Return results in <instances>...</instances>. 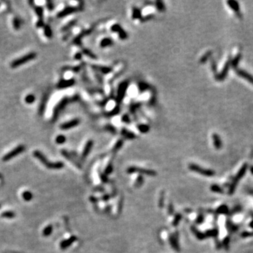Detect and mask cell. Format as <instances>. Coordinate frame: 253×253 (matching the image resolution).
I'll list each match as a JSON object with an SVG mask.
<instances>
[{
    "label": "cell",
    "instance_id": "6da1fadb",
    "mask_svg": "<svg viewBox=\"0 0 253 253\" xmlns=\"http://www.w3.org/2000/svg\"><path fill=\"white\" fill-rule=\"evenodd\" d=\"M33 155L37 159L40 161L44 165H45L47 168L50 169V170H59L63 167V163L61 162H50L48 161L46 157L44 156L40 151H35L33 152Z\"/></svg>",
    "mask_w": 253,
    "mask_h": 253
},
{
    "label": "cell",
    "instance_id": "7a4b0ae2",
    "mask_svg": "<svg viewBox=\"0 0 253 253\" xmlns=\"http://www.w3.org/2000/svg\"><path fill=\"white\" fill-rule=\"evenodd\" d=\"M36 56H37V54H36V53H34V52H31V53L26 54V55L21 57V58L14 60V61L11 63V67L12 68H17V67L20 66V65H23V64L28 63V62L30 61V60H33V59L36 58Z\"/></svg>",
    "mask_w": 253,
    "mask_h": 253
},
{
    "label": "cell",
    "instance_id": "3957f363",
    "mask_svg": "<svg viewBox=\"0 0 253 253\" xmlns=\"http://www.w3.org/2000/svg\"><path fill=\"white\" fill-rule=\"evenodd\" d=\"M188 168L191 171H193V172H197V173L200 174L201 175L205 176V177H213L215 175L214 171L205 169L203 167H200V166L195 165V164H190L189 166H188Z\"/></svg>",
    "mask_w": 253,
    "mask_h": 253
},
{
    "label": "cell",
    "instance_id": "277c9868",
    "mask_svg": "<svg viewBox=\"0 0 253 253\" xmlns=\"http://www.w3.org/2000/svg\"><path fill=\"white\" fill-rule=\"evenodd\" d=\"M25 147L24 145H20L18 146V147L15 148L14 150H12L11 151H10L9 153H8L7 154H6L4 157H3L2 160L3 161H8L10 160L11 159L14 158V157H16V155H19L20 153H23L25 151Z\"/></svg>",
    "mask_w": 253,
    "mask_h": 253
},
{
    "label": "cell",
    "instance_id": "5b68a950",
    "mask_svg": "<svg viewBox=\"0 0 253 253\" xmlns=\"http://www.w3.org/2000/svg\"><path fill=\"white\" fill-rule=\"evenodd\" d=\"M231 65V59L230 58L226 62L224 68H223L222 70H221V71L220 72V73L217 74V75H215V78H216V80H218V81H222V80H224V79L226 78V76H227Z\"/></svg>",
    "mask_w": 253,
    "mask_h": 253
},
{
    "label": "cell",
    "instance_id": "8992f818",
    "mask_svg": "<svg viewBox=\"0 0 253 253\" xmlns=\"http://www.w3.org/2000/svg\"><path fill=\"white\" fill-rule=\"evenodd\" d=\"M128 173H133V172H139V173L144 174L148 176H155L156 172L153 170H145V169L143 168H139V167H131L129 168H128L127 170Z\"/></svg>",
    "mask_w": 253,
    "mask_h": 253
},
{
    "label": "cell",
    "instance_id": "52a82bcc",
    "mask_svg": "<svg viewBox=\"0 0 253 253\" xmlns=\"http://www.w3.org/2000/svg\"><path fill=\"white\" fill-rule=\"evenodd\" d=\"M235 71H236V74L241 78H244L245 80H246L247 81H248L250 83H251L253 85V76L252 75L248 73V72L245 71L243 70H241L238 68H235Z\"/></svg>",
    "mask_w": 253,
    "mask_h": 253
},
{
    "label": "cell",
    "instance_id": "ba28073f",
    "mask_svg": "<svg viewBox=\"0 0 253 253\" xmlns=\"http://www.w3.org/2000/svg\"><path fill=\"white\" fill-rule=\"evenodd\" d=\"M80 121L79 119H75V120H70L68 122H65V123H64V124H61L60 127L61 129L65 130V129H70V128L74 127V126H76L77 125H78V124H80Z\"/></svg>",
    "mask_w": 253,
    "mask_h": 253
},
{
    "label": "cell",
    "instance_id": "9c48e42d",
    "mask_svg": "<svg viewBox=\"0 0 253 253\" xmlns=\"http://www.w3.org/2000/svg\"><path fill=\"white\" fill-rule=\"evenodd\" d=\"M227 4L229 6V7L232 10H234V12L239 16V18H241L242 15L240 13V6L239 2L236 1H234V0H230V1H227Z\"/></svg>",
    "mask_w": 253,
    "mask_h": 253
},
{
    "label": "cell",
    "instance_id": "30bf717a",
    "mask_svg": "<svg viewBox=\"0 0 253 253\" xmlns=\"http://www.w3.org/2000/svg\"><path fill=\"white\" fill-rule=\"evenodd\" d=\"M34 10H35L36 14H37L39 18V21L37 22V27H42L44 24L43 19H42V17H43V9L42 7H40V6H37V7H34Z\"/></svg>",
    "mask_w": 253,
    "mask_h": 253
},
{
    "label": "cell",
    "instance_id": "8fae6325",
    "mask_svg": "<svg viewBox=\"0 0 253 253\" xmlns=\"http://www.w3.org/2000/svg\"><path fill=\"white\" fill-rule=\"evenodd\" d=\"M247 169H248V165L247 164H244V165L241 167V168L239 170V172H238L237 175H236V177H235V179H234V182H238L239 181V179H241V178H243V177H244L246 171H247Z\"/></svg>",
    "mask_w": 253,
    "mask_h": 253
},
{
    "label": "cell",
    "instance_id": "7c38bea8",
    "mask_svg": "<svg viewBox=\"0 0 253 253\" xmlns=\"http://www.w3.org/2000/svg\"><path fill=\"white\" fill-rule=\"evenodd\" d=\"M212 139H213V144L216 149H221L222 147V141H221V138L217 134H212Z\"/></svg>",
    "mask_w": 253,
    "mask_h": 253
},
{
    "label": "cell",
    "instance_id": "4fadbf2b",
    "mask_svg": "<svg viewBox=\"0 0 253 253\" xmlns=\"http://www.w3.org/2000/svg\"><path fill=\"white\" fill-rule=\"evenodd\" d=\"M77 238L75 237V236H72L71 238H70V239L68 240H65V241H63V242L61 243L60 244V247L61 249H65L67 248L68 247V246H70V245H71L75 241H76Z\"/></svg>",
    "mask_w": 253,
    "mask_h": 253
},
{
    "label": "cell",
    "instance_id": "5bb4252c",
    "mask_svg": "<svg viewBox=\"0 0 253 253\" xmlns=\"http://www.w3.org/2000/svg\"><path fill=\"white\" fill-rule=\"evenodd\" d=\"M92 146H93V141L91 140L89 141L87 144H86V146H85V150H84V152L82 153V157H85L88 155L90 151H91Z\"/></svg>",
    "mask_w": 253,
    "mask_h": 253
},
{
    "label": "cell",
    "instance_id": "9a60e30c",
    "mask_svg": "<svg viewBox=\"0 0 253 253\" xmlns=\"http://www.w3.org/2000/svg\"><path fill=\"white\" fill-rule=\"evenodd\" d=\"M192 231H193V234H195V236H196L197 239H198L199 240H203L205 239V237H206V236H205V234H203L202 232H200V231H198V229H196L194 226H193V227L191 228Z\"/></svg>",
    "mask_w": 253,
    "mask_h": 253
},
{
    "label": "cell",
    "instance_id": "2e32d148",
    "mask_svg": "<svg viewBox=\"0 0 253 253\" xmlns=\"http://www.w3.org/2000/svg\"><path fill=\"white\" fill-rule=\"evenodd\" d=\"M74 11H75V9H73V8H67V9H65V10H63V11H62L61 12H60L58 14V17H63V16H66V15L70 14V13H73L74 12Z\"/></svg>",
    "mask_w": 253,
    "mask_h": 253
},
{
    "label": "cell",
    "instance_id": "e0dca14e",
    "mask_svg": "<svg viewBox=\"0 0 253 253\" xmlns=\"http://www.w3.org/2000/svg\"><path fill=\"white\" fill-rule=\"evenodd\" d=\"M218 234H219V231L216 229L208 230L205 233V236H209V237H216L218 236Z\"/></svg>",
    "mask_w": 253,
    "mask_h": 253
},
{
    "label": "cell",
    "instance_id": "ac0fdd59",
    "mask_svg": "<svg viewBox=\"0 0 253 253\" xmlns=\"http://www.w3.org/2000/svg\"><path fill=\"white\" fill-rule=\"evenodd\" d=\"M241 54H238L237 56H236V57L234 59H232L231 60V65H232L234 68H237L238 65H239L240 60H241Z\"/></svg>",
    "mask_w": 253,
    "mask_h": 253
},
{
    "label": "cell",
    "instance_id": "d6986e66",
    "mask_svg": "<svg viewBox=\"0 0 253 253\" xmlns=\"http://www.w3.org/2000/svg\"><path fill=\"white\" fill-rule=\"evenodd\" d=\"M210 189L212 192H214V193H224V190H223L222 188H221V187L219 186H218L217 184H212L211 186V187H210Z\"/></svg>",
    "mask_w": 253,
    "mask_h": 253
},
{
    "label": "cell",
    "instance_id": "ffe728a7",
    "mask_svg": "<svg viewBox=\"0 0 253 253\" xmlns=\"http://www.w3.org/2000/svg\"><path fill=\"white\" fill-rule=\"evenodd\" d=\"M170 243H171V245L172 246V248H173L174 249L176 250H177V251H179L178 243H177V240H176L175 237L172 236V237L170 238Z\"/></svg>",
    "mask_w": 253,
    "mask_h": 253
},
{
    "label": "cell",
    "instance_id": "44dd1931",
    "mask_svg": "<svg viewBox=\"0 0 253 253\" xmlns=\"http://www.w3.org/2000/svg\"><path fill=\"white\" fill-rule=\"evenodd\" d=\"M211 54H212V52H210V51H209V52H206V53H205L204 55L203 56L201 57V58L200 59V62L201 63H205V62L207 61V60H208V59L210 58V57L211 56Z\"/></svg>",
    "mask_w": 253,
    "mask_h": 253
},
{
    "label": "cell",
    "instance_id": "7402d4cb",
    "mask_svg": "<svg viewBox=\"0 0 253 253\" xmlns=\"http://www.w3.org/2000/svg\"><path fill=\"white\" fill-rule=\"evenodd\" d=\"M1 216L2 217L4 218H9V219H11V218H14L15 217V213L11 211H6L2 212V214H1Z\"/></svg>",
    "mask_w": 253,
    "mask_h": 253
},
{
    "label": "cell",
    "instance_id": "603a6c76",
    "mask_svg": "<svg viewBox=\"0 0 253 253\" xmlns=\"http://www.w3.org/2000/svg\"><path fill=\"white\" fill-rule=\"evenodd\" d=\"M23 198L26 201H30V200H32V194L31 192L30 191H25L23 193Z\"/></svg>",
    "mask_w": 253,
    "mask_h": 253
},
{
    "label": "cell",
    "instance_id": "cb8c5ba5",
    "mask_svg": "<svg viewBox=\"0 0 253 253\" xmlns=\"http://www.w3.org/2000/svg\"><path fill=\"white\" fill-rule=\"evenodd\" d=\"M52 230H53V227H52V225H49L48 226L45 228L43 231V236H49V235L52 233Z\"/></svg>",
    "mask_w": 253,
    "mask_h": 253
},
{
    "label": "cell",
    "instance_id": "d4e9b609",
    "mask_svg": "<svg viewBox=\"0 0 253 253\" xmlns=\"http://www.w3.org/2000/svg\"><path fill=\"white\" fill-rule=\"evenodd\" d=\"M229 212V209L226 205H221L217 209V212L219 214H227Z\"/></svg>",
    "mask_w": 253,
    "mask_h": 253
},
{
    "label": "cell",
    "instance_id": "484cf974",
    "mask_svg": "<svg viewBox=\"0 0 253 253\" xmlns=\"http://www.w3.org/2000/svg\"><path fill=\"white\" fill-rule=\"evenodd\" d=\"M72 84H73V81H72V80H70V81H61L58 84V88L66 87L72 85Z\"/></svg>",
    "mask_w": 253,
    "mask_h": 253
},
{
    "label": "cell",
    "instance_id": "4316f807",
    "mask_svg": "<svg viewBox=\"0 0 253 253\" xmlns=\"http://www.w3.org/2000/svg\"><path fill=\"white\" fill-rule=\"evenodd\" d=\"M47 96H46V97H44V99L42 100V103H41L40 106H39V112L40 113V114H42V113H43L44 108H45V106H46V103H47Z\"/></svg>",
    "mask_w": 253,
    "mask_h": 253
},
{
    "label": "cell",
    "instance_id": "83f0119b",
    "mask_svg": "<svg viewBox=\"0 0 253 253\" xmlns=\"http://www.w3.org/2000/svg\"><path fill=\"white\" fill-rule=\"evenodd\" d=\"M34 100H35V97H34V95H32V94L28 95V96L25 97V102L27 103H29V104L33 103L34 101Z\"/></svg>",
    "mask_w": 253,
    "mask_h": 253
},
{
    "label": "cell",
    "instance_id": "f1b7e54d",
    "mask_svg": "<svg viewBox=\"0 0 253 253\" xmlns=\"http://www.w3.org/2000/svg\"><path fill=\"white\" fill-rule=\"evenodd\" d=\"M65 141V137L63 135H59L56 139V142L57 144H63Z\"/></svg>",
    "mask_w": 253,
    "mask_h": 253
},
{
    "label": "cell",
    "instance_id": "f546056e",
    "mask_svg": "<svg viewBox=\"0 0 253 253\" xmlns=\"http://www.w3.org/2000/svg\"><path fill=\"white\" fill-rule=\"evenodd\" d=\"M236 184H237V182H234L232 184H231V186H230V188L229 190V194H233V193H234L235 189H236Z\"/></svg>",
    "mask_w": 253,
    "mask_h": 253
},
{
    "label": "cell",
    "instance_id": "4dcf8cb0",
    "mask_svg": "<svg viewBox=\"0 0 253 253\" xmlns=\"http://www.w3.org/2000/svg\"><path fill=\"white\" fill-rule=\"evenodd\" d=\"M229 243H230V239H229V237H226L224 239V241H223V242H222L223 245H224V247L226 248H229Z\"/></svg>",
    "mask_w": 253,
    "mask_h": 253
},
{
    "label": "cell",
    "instance_id": "1f68e13d",
    "mask_svg": "<svg viewBox=\"0 0 253 253\" xmlns=\"http://www.w3.org/2000/svg\"><path fill=\"white\" fill-rule=\"evenodd\" d=\"M211 67H212V70L213 73L216 74L217 73V63L214 60H212Z\"/></svg>",
    "mask_w": 253,
    "mask_h": 253
},
{
    "label": "cell",
    "instance_id": "d6a6232c",
    "mask_svg": "<svg viewBox=\"0 0 253 253\" xmlns=\"http://www.w3.org/2000/svg\"><path fill=\"white\" fill-rule=\"evenodd\" d=\"M112 44V42H111V40L110 39H105L102 42H101V45L103 46H108L110 45V44Z\"/></svg>",
    "mask_w": 253,
    "mask_h": 253
},
{
    "label": "cell",
    "instance_id": "836d02e7",
    "mask_svg": "<svg viewBox=\"0 0 253 253\" xmlns=\"http://www.w3.org/2000/svg\"><path fill=\"white\" fill-rule=\"evenodd\" d=\"M181 218H182V215H181V214H177V216H176L175 220V221H174V223H173L174 226H177V224H178L179 221L180 220H181Z\"/></svg>",
    "mask_w": 253,
    "mask_h": 253
},
{
    "label": "cell",
    "instance_id": "e575fe53",
    "mask_svg": "<svg viewBox=\"0 0 253 253\" xmlns=\"http://www.w3.org/2000/svg\"><path fill=\"white\" fill-rule=\"evenodd\" d=\"M45 34L47 37H51L52 36V30H51V29L49 28L48 26H46Z\"/></svg>",
    "mask_w": 253,
    "mask_h": 253
},
{
    "label": "cell",
    "instance_id": "d590c367",
    "mask_svg": "<svg viewBox=\"0 0 253 253\" xmlns=\"http://www.w3.org/2000/svg\"><path fill=\"white\" fill-rule=\"evenodd\" d=\"M203 221H204V217H203L202 214H200L199 216H198V217L197 218L196 222L198 223V224H201L202 222H203Z\"/></svg>",
    "mask_w": 253,
    "mask_h": 253
},
{
    "label": "cell",
    "instance_id": "8d00e7d4",
    "mask_svg": "<svg viewBox=\"0 0 253 253\" xmlns=\"http://www.w3.org/2000/svg\"><path fill=\"white\" fill-rule=\"evenodd\" d=\"M19 25H20L19 21L17 19H15L14 20V26L15 29H19Z\"/></svg>",
    "mask_w": 253,
    "mask_h": 253
},
{
    "label": "cell",
    "instance_id": "74e56055",
    "mask_svg": "<svg viewBox=\"0 0 253 253\" xmlns=\"http://www.w3.org/2000/svg\"><path fill=\"white\" fill-rule=\"evenodd\" d=\"M139 130L143 131V132H146V131H148V128L147 126L141 125L139 126Z\"/></svg>",
    "mask_w": 253,
    "mask_h": 253
},
{
    "label": "cell",
    "instance_id": "f35d334b",
    "mask_svg": "<svg viewBox=\"0 0 253 253\" xmlns=\"http://www.w3.org/2000/svg\"><path fill=\"white\" fill-rule=\"evenodd\" d=\"M252 235H253V233L250 232H244L242 234V236L243 237H249L250 236H252Z\"/></svg>",
    "mask_w": 253,
    "mask_h": 253
},
{
    "label": "cell",
    "instance_id": "ab89813d",
    "mask_svg": "<svg viewBox=\"0 0 253 253\" xmlns=\"http://www.w3.org/2000/svg\"><path fill=\"white\" fill-rule=\"evenodd\" d=\"M112 170H113V167H112V166L111 165H109L108 167V168H107V170H106V174H109V173H111V172H112Z\"/></svg>",
    "mask_w": 253,
    "mask_h": 253
},
{
    "label": "cell",
    "instance_id": "60d3db41",
    "mask_svg": "<svg viewBox=\"0 0 253 253\" xmlns=\"http://www.w3.org/2000/svg\"><path fill=\"white\" fill-rule=\"evenodd\" d=\"M250 226L251 228H252L253 229V220L250 222Z\"/></svg>",
    "mask_w": 253,
    "mask_h": 253
},
{
    "label": "cell",
    "instance_id": "b9f144b4",
    "mask_svg": "<svg viewBox=\"0 0 253 253\" xmlns=\"http://www.w3.org/2000/svg\"><path fill=\"white\" fill-rule=\"evenodd\" d=\"M250 172H251V173H252L253 175V166H252V167H250Z\"/></svg>",
    "mask_w": 253,
    "mask_h": 253
},
{
    "label": "cell",
    "instance_id": "7bdbcfd3",
    "mask_svg": "<svg viewBox=\"0 0 253 253\" xmlns=\"http://www.w3.org/2000/svg\"><path fill=\"white\" fill-rule=\"evenodd\" d=\"M1 177V174H0V177Z\"/></svg>",
    "mask_w": 253,
    "mask_h": 253
}]
</instances>
